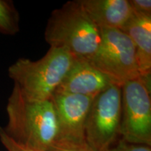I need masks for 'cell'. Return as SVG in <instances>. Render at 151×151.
Here are the masks:
<instances>
[{"instance_id":"5","label":"cell","mask_w":151,"mask_h":151,"mask_svg":"<svg viewBox=\"0 0 151 151\" xmlns=\"http://www.w3.org/2000/svg\"><path fill=\"white\" fill-rule=\"evenodd\" d=\"M121 87L111 85L93 99L85 125V139L96 151H104L120 137Z\"/></svg>"},{"instance_id":"6","label":"cell","mask_w":151,"mask_h":151,"mask_svg":"<svg viewBox=\"0 0 151 151\" xmlns=\"http://www.w3.org/2000/svg\"><path fill=\"white\" fill-rule=\"evenodd\" d=\"M121 90V139L131 143L150 146V88L139 76L125 83Z\"/></svg>"},{"instance_id":"3","label":"cell","mask_w":151,"mask_h":151,"mask_svg":"<svg viewBox=\"0 0 151 151\" xmlns=\"http://www.w3.org/2000/svg\"><path fill=\"white\" fill-rule=\"evenodd\" d=\"M75 58L62 48L50 47L41 59L19 58L8 69L9 78L28 99L50 100Z\"/></svg>"},{"instance_id":"7","label":"cell","mask_w":151,"mask_h":151,"mask_svg":"<svg viewBox=\"0 0 151 151\" xmlns=\"http://www.w3.org/2000/svg\"><path fill=\"white\" fill-rule=\"evenodd\" d=\"M94 97L55 93L50 99L58 124L57 140H85V125ZM56 140V141H57Z\"/></svg>"},{"instance_id":"12","label":"cell","mask_w":151,"mask_h":151,"mask_svg":"<svg viewBox=\"0 0 151 151\" xmlns=\"http://www.w3.org/2000/svg\"><path fill=\"white\" fill-rule=\"evenodd\" d=\"M46 151H96L85 140H57Z\"/></svg>"},{"instance_id":"9","label":"cell","mask_w":151,"mask_h":151,"mask_svg":"<svg viewBox=\"0 0 151 151\" xmlns=\"http://www.w3.org/2000/svg\"><path fill=\"white\" fill-rule=\"evenodd\" d=\"M80 2L99 29L122 30L134 16L129 0H80Z\"/></svg>"},{"instance_id":"8","label":"cell","mask_w":151,"mask_h":151,"mask_svg":"<svg viewBox=\"0 0 151 151\" xmlns=\"http://www.w3.org/2000/svg\"><path fill=\"white\" fill-rule=\"evenodd\" d=\"M113 84L110 79L98 70L90 60L74 59L55 93L95 97Z\"/></svg>"},{"instance_id":"13","label":"cell","mask_w":151,"mask_h":151,"mask_svg":"<svg viewBox=\"0 0 151 151\" xmlns=\"http://www.w3.org/2000/svg\"><path fill=\"white\" fill-rule=\"evenodd\" d=\"M0 141L7 151H39L19 144L6 133L3 127L0 125Z\"/></svg>"},{"instance_id":"4","label":"cell","mask_w":151,"mask_h":151,"mask_svg":"<svg viewBox=\"0 0 151 151\" xmlns=\"http://www.w3.org/2000/svg\"><path fill=\"white\" fill-rule=\"evenodd\" d=\"M97 51L90 61L113 84L122 87L140 76L136 50L130 38L120 29H103Z\"/></svg>"},{"instance_id":"15","label":"cell","mask_w":151,"mask_h":151,"mask_svg":"<svg viewBox=\"0 0 151 151\" xmlns=\"http://www.w3.org/2000/svg\"><path fill=\"white\" fill-rule=\"evenodd\" d=\"M129 2L134 15L151 16L150 0H129Z\"/></svg>"},{"instance_id":"2","label":"cell","mask_w":151,"mask_h":151,"mask_svg":"<svg viewBox=\"0 0 151 151\" xmlns=\"http://www.w3.org/2000/svg\"><path fill=\"white\" fill-rule=\"evenodd\" d=\"M44 36L50 47L64 49L75 59L90 60L99 47L101 31L85 12L80 0H74L52 11Z\"/></svg>"},{"instance_id":"1","label":"cell","mask_w":151,"mask_h":151,"mask_svg":"<svg viewBox=\"0 0 151 151\" xmlns=\"http://www.w3.org/2000/svg\"><path fill=\"white\" fill-rule=\"evenodd\" d=\"M8 122L6 133L19 144L46 151L58 137V124L50 100L35 101L14 85L6 104Z\"/></svg>"},{"instance_id":"11","label":"cell","mask_w":151,"mask_h":151,"mask_svg":"<svg viewBox=\"0 0 151 151\" xmlns=\"http://www.w3.org/2000/svg\"><path fill=\"white\" fill-rule=\"evenodd\" d=\"M20 31V16L14 3L0 0V33L15 35Z\"/></svg>"},{"instance_id":"10","label":"cell","mask_w":151,"mask_h":151,"mask_svg":"<svg viewBox=\"0 0 151 151\" xmlns=\"http://www.w3.org/2000/svg\"><path fill=\"white\" fill-rule=\"evenodd\" d=\"M130 38L136 50L140 76L151 72V16L134 15L122 29Z\"/></svg>"},{"instance_id":"14","label":"cell","mask_w":151,"mask_h":151,"mask_svg":"<svg viewBox=\"0 0 151 151\" xmlns=\"http://www.w3.org/2000/svg\"><path fill=\"white\" fill-rule=\"evenodd\" d=\"M104 151H151V147L131 143L120 139L116 145H113Z\"/></svg>"}]
</instances>
